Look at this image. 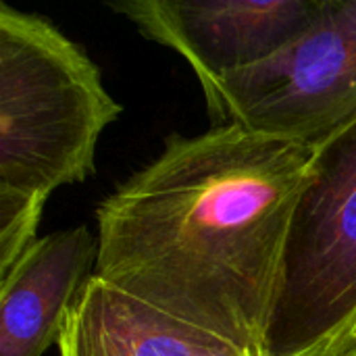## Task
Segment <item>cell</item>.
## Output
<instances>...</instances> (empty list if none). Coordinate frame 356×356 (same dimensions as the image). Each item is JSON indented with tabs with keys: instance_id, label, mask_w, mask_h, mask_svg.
Masks as SVG:
<instances>
[{
	"instance_id": "cell-1",
	"label": "cell",
	"mask_w": 356,
	"mask_h": 356,
	"mask_svg": "<svg viewBox=\"0 0 356 356\" xmlns=\"http://www.w3.org/2000/svg\"><path fill=\"white\" fill-rule=\"evenodd\" d=\"M313 154V142L238 123L171 134L96 209L94 275L246 356H265L282 250Z\"/></svg>"
},
{
	"instance_id": "cell-2",
	"label": "cell",
	"mask_w": 356,
	"mask_h": 356,
	"mask_svg": "<svg viewBox=\"0 0 356 356\" xmlns=\"http://www.w3.org/2000/svg\"><path fill=\"white\" fill-rule=\"evenodd\" d=\"M123 106L52 23L0 4V192L46 202L94 175L100 134Z\"/></svg>"
},
{
	"instance_id": "cell-3",
	"label": "cell",
	"mask_w": 356,
	"mask_h": 356,
	"mask_svg": "<svg viewBox=\"0 0 356 356\" xmlns=\"http://www.w3.org/2000/svg\"><path fill=\"white\" fill-rule=\"evenodd\" d=\"M356 315V117L315 142L280 263L265 356H311Z\"/></svg>"
},
{
	"instance_id": "cell-4",
	"label": "cell",
	"mask_w": 356,
	"mask_h": 356,
	"mask_svg": "<svg viewBox=\"0 0 356 356\" xmlns=\"http://www.w3.org/2000/svg\"><path fill=\"white\" fill-rule=\"evenodd\" d=\"M217 125L319 142L356 117V0H325L321 21L275 56L204 90Z\"/></svg>"
},
{
	"instance_id": "cell-5",
	"label": "cell",
	"mask_w": 356,
	"mask_h": 356,
	"mask_svg": "<svg viewBox=\"0 0 356 356\" xmlns=\"http://www.w3.org/2000/svg\"><path fill=\"white\" fill-rule=\"evenodd\" d=\"M108 8L181 54L204 92L302 38L321 21L325 0H127Z\"/></svg>"
},
{
	"instance_id": "cell-6",
	"label": "cell",
	"mask_w": 356,
	"mask_h": 356,
	"mask_svg": "<svg viewBox=\"0 0 356 356\" xmlns=\"http://www.w3.org/2000/svg\"><path fill=\"white\" fill-rule=\"evenodd\" d=\"M98 238L86 225L40 238L0 275V356H42L94 275Z\"/></svg>"
},
{
	"instance_id": "cell-7",
	"label": "cell",
	"mask_w": 356,
	"mask_h": 356,
	"mask_svg": "<svg viewBox=\"0 0 356 356\" xmlns=\"http://www.w3.org/2000/svg\"><path fill=\"white\" fill-rule=\"evenodd\" d=\"M60 356H246L90 277L58 338Z\"/></svg>"
},
{
	"instance_id": "cell-8",
	"label": "cell",
	"mask_w": 356,
	"mask_h": 356,
	"mask_svg": "<svg viewBox=\"0 0 356 356\" xmlns=\"http://www.w3.org/2000/svg\"><path fill=\"white\" fill-rule=\"evenodd\" d=\"M46 202L0 192V275H4L35 242Z\"/></svg>"
},
{
	"instance_id": "cell-9",
	"label": "cell",
	"mask_w": 356,
	"mask_h": 356,
	"mask_svg": "<svg viewBox=\"0 0 356 356\" xmlns=\"http://www.w3.org/2000/svg\"><path fill=\"white\" fill-rule=\"evenodd\" d=\"M311 356H356V315L330 342Z\"/></svg>"
}]
</instances>
